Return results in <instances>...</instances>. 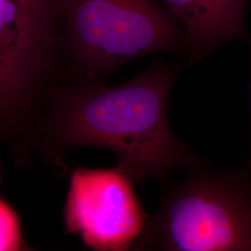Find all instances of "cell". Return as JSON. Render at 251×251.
I'll use <instances>...</instances> for the list:
<instances>
[{"mask_svg":"<svg viewBox=\"0 0 251 251\" xmlns=\"http://www.w3.org/2000/svg\"><path fill=\"white\" fill-rule=\"evenodd\" d=\"M188 37L187 62L198 63L227 42H251L246 18L251 0H157Z\"/></svg>","mask_w":251,"mask_h":251,"instance_id":"6","label":"cell"},{"mask_svg":"<svg viewBox=\"0 0 251 251\" xmlns=\"http://www.w3.org/2000/svg\"><path fill=\"white\" fill-rule=\"evenodd\" d=\"M18 216L0 198V251L24 250Z\"/></svg>","mask_w":251,"mask_h":251,"instance_id":"7","label":"cell"},{"mask_svg":"<svg viewBox=\"0 0 251 251\" xmlns=\"http://www.w3.org/2000/svg\"><path fill=\"white\" fill-rule=\"evenodd\" d=\"M179 64L155 62L137 76L108 87L104 82H63L54 91L44 142L56 166L59 152L97 146L117 153L118 165L133 182L166 180L174 168L207 163L171 129L168 104Z\"/></svg>","mask_w":251,"mask_h":251,"instance_id":"1","label":"cell"},{"mask_svg":"<svg viewBox=\"0 0 251 251\" xmlns=\"http://www.w3.org/2000/svg\"><path fill=\"white\" fill-rule=\"evenodd\" d=\"M132 251H251V171L190 169L167 188Z\"/></svg>","mask_w":251,"mask_h":251,"instance_id":"4","label":"cell"},{"mask_svg":"<svg viewBox=\"0 0 251 251\" xmlns=\"http://www.w3.org/2000/svg\"><path fill=\"white\" fill-rule=\"evenodd\" d=\"M132 183L119 167L74 170L64 207L67 233L94 251L132 250L149 218Z\"/></svg>","mask_w":251,"mask_h":251,"instance_id":"5","label":"cell"},{"mask_svg":"<svg viewBox=\"0 0 251 251\" xmlns=\"http://www.w3.org/2000/svg\"><path fill=\"white\" fill-rule=\"evenodd\" d=\"M63 78L57 0H0V148L34 144Z\"/></svg>","mask_w":251,"mask_h":251,"instance_id":"2","label":"cell"},{"mask_svg":"<svg viewBox=\"0 0 251 251\" xmlns=\"http://www.w3.org/2000/svg\"><path fill=\"white\" fill-rule=\"evenodd\" d=\"M65 81L104 82L151 54L188 56V37L157 0H57Z\"/></svg>","mask_w":251,"mask_h":251,"instance_id":"3","label":"cell"},{"mask_svg":"<svg viewBox=\"0 0 251 251\" xmlns=\"http://www.w3.org/2000/svg\"><path fill=\"white\" fill-rule=\"evenodd\" d=\"M250 43H251V42H250ZM248 169H249V170H250V171H251V157H250V160H249V161H248Z\"/></svg>","mask_w":251,"mask_h":251,"instance_id":"8","label":"cell"}]
</instances>
